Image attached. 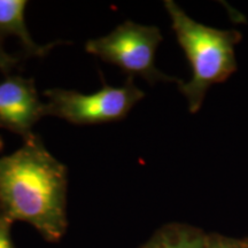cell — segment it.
I'll return each instance as SVG.
<instances>
[{
	"mask_svg": "<svg viewBox=\"0 0 248 248\" xmlns=\"http://www.w3.org/2000/svg\"><path fill=\"white\" fill-rule=\"evenodd\" d=\"M27 4L26 0H0V37H17L28 54L44 57L59 42L42 46L31 38L24 18Z\"/></svg>",
	"mask_w": 248,
	"mask_h": 248,
	"instance_id": "8992f818",
	"label": "cell"
},
{
	"mask_svg": "<svg viewBox=\"0 0 248 248\" xmlns=\"http://www.w3.org/2000/svg\"><path fill=\"white\" fill-rule=\"evenodd\" d=\"M207 248H247L246 245L235 243L221 237H208Z\"/></svg>",
	"mask_w": 248,
	"mask_h": 248,
	"instance_id": "30bf717a",
	"label": "cell"
},
{
	"mask_svg": "<svg viewBox=\"0 0 248 248\" xmlns=\"http://www.w3.org/2000/svg\"><path fill=\"white\" fill-rule=\"evenodd\" d=\"M32 79L14 76L0 83V128L29 138L32 126L45 116Z\"/></svg>",
	"mask_w": 248,
	"mask_h": 248,
	"instance_id": "5b68a950",
	"label": "cell"
},
{
	"mask_svg": "<svg viewBox=\"0 0 248 248\" xmlns=\"http://www.w3.org/2000/svg\"><path fill=\"white\" fill-rule=\"evenodd\" d=\"M161 42L159 28L126 21L108 35L88 40L85 49L130 75L144 77L151 84L156 82L181 84L183 80L166 75L155 67V53Z\"/></svg>",
	"mask_w": 248,
	"mask_h": 248,
	"instance_id": "3957f363",
	"label": "cell"
},
{
	"mask_svg": "<svg viewBox=\"0 0 248 248\" xmlns=\"http://www.w3.org/2000/svg\"><path fill=\"white\" fill-rule=\"evenodd\" d=\"M208 235L198 229L182 224H169L155 232L140 248H207Z\"/></svg>",
	"mask_w": 248,
	"mask_h": 248,
	"instance_id": "52a82bcc",
	"label": "cell"
},
{
	"mask_svg": "<svg viewBox=\"0 0 248 248\" xmlns=\"http://www.w3.org/2000/svg\"><path fill=\"white\" fill-rule=\"evenodd\" d=\"M11 219L0 214V248H15L11 238Z\"/></svg>",
	"mask_w": 248,
	"mask_h": 248,
	"instance_id": "ba28073f",
	"label": "cell"
},
{
	"mask_svg": "<svg viewBox=\"0 0 248 248\" xmlns=\"http://www.w3.org/2000/svg\"><path fill=\"white\" fill-rule=\"evenodd\" d=\"M18 59L14 55L7 53L2 47V38L0 37V70L8 73L14 66H16Z\"/></svg>",
	"mask_w": 248,
	"mask_h": 248,
	"instance_id": "9c48e42d",
	"label": "cell"
},
{
	"mask_svg": "<svg viewBox=\"0 0 248 248\" xmlns=\"http://www.w3.org/2000/svg\"><path fill=\"white\" fill-rule=\"evenodd\" d=\"M45 97L46 115L58 116L77 125H88L124 119L145 93L133 84L130 77L120 88L104 84L100 91L91 94L51 89L45 91Z\"/></svg>",
	"mask_w": 248,
	"mask_h": 248,
	"instance_id": "277c9868",
	"label": "cell"
},
{
	"mask_svg": "<svg viewBox=\"0 0 248 248\" xmlns=\"http://www.w3.org/2000/svg\"><path fill=\"white\" fill-rule=\"evenodd\" d=\"M164 7L193 71L190 82H182L179 90L187 100L188 110L197 113L207 90L237 70L234 45L241 35L235 30H218L195 22L172 0H166Z\"/></svg>",
	"mask_w": 248,
	"mask_h": 248,
	"instance_id": "7a4b0ae2",
	"label": "cell"
},
{
	"mask_svg": "<svg viewBox=\"0 0 248 248\" xmlns=\"http://www.w3.org/2000/svg\"><path fill=\"white\" fill-rule=\"evenodd\" d=\"M67 168L36 135L0 157V210L12 222L29 223L49 243L67 229Z\"/></svg>",
	"mask_w": 248,
	"mask_h": 248,
	"instance_id": "6da1fadb",
	"label": "cell"
},
{
	"mask_svg": "<svg viewBox=\"0 0 248 248\" xmlns=\"http://www.w3.org/2000/svg\"><path fill=\"white\" fill-rule=\"evenodd\" d=\"M1 147H2V140L1 138H0V150H1Z\"/></svg>",
	"mask_w": 248,
	"mask_h": 248,
	"instance_id": "8fae6325",
	"label": "cell"
}]
</instances>
